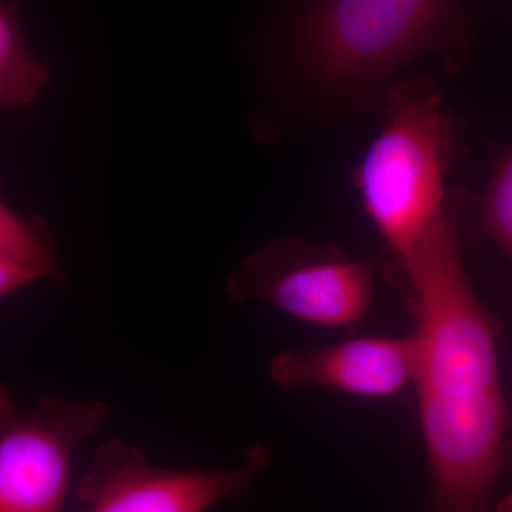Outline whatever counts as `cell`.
Segmentation results:
<instances>
[{
	"label": "cell",
	"mask_w": 512,
	"mask_h": 512,
	"mask_svg": "<svg viewBox=\"0 0 512 512\" xmlns=\"http://www.w3.org/2000/svg\"><path fill=\"white\" fill-rule=\"evenodd\" d=\"M383 126L353 181L399 266L441 217L456 121L429 74L402 77L384 92Z\"/></svg>",
	"instance_id": "7a4b0ae2"
},
{
	"label": "cell",
	"mask_w": 512,
	"mask_h": 512,
	"mask_svg": "<svg viewBox=\"0 0 512 512\" xmlns=\"http://www.w3.org/2000/svg\"><path fill=\"white\" fill-rule=\"evenodd\" d=\"M269 463L268 448L255 443L227 470H168L150 464L141 448L113 439L94 454L77 497L87 512H207L247 494Z\"/></svg>",
	"instance_id": "8992f818"
},
{
	"label": "cell",
	"mask_w": 512,
	"mask_h": 512,
	"mask_svg": "<svg viewBox=\"0 0 512 512\" xmlns=\"http://www.w3.org/2000/svg\"><path fill=\"white\" fill-rule=\"evenodd\" d=\"M400 268L416 320L417 392L467 399L500 389L498 326L470 284L453 227L444 218L431 225Z\"/></svg>",
	"instance_id": "3957f363"
},
{
	"label": "cell",
	"mask_w": 512,
	"mask_h": 512,
	"mask_svg": "<svg viewBox=\"0 0 512 512\" xmlns=\"http://www.w3.org/2000/svg\"><path fill=\"white\" fill-rule=\"evenodd\" d=\"M19 2L0 3V106L22 110L52 80L49 67L33 56L20 30Z\"/></svg>",
	"instance_id": "9c48e42d"
},
{
	"label": "cell",
	"mask_w": 512,
	"mask_h": 512,
	"mask_svg": "<svg viewBox=\"0 0 512 512\" xmlns=\"http://www.w3.org/2000/svg\"><path fill=\"white\" fill-rule=\"evenodd\" d=\"M480 228L484 237L495 242L512 264V148L495 167L481 205Z\"/></svg>",
	"instance_id": "30bf717a"
},
{
	"label": "cell",
	"mask_w": 512,
	"mask_h": 512,
	"mask_svg": "<svg viewBox=\"0 0 512 512\" xmlns=\"http://www.w3.org/2000/svg\"><path fill=\"white\" fill-rule=\"evenodd\" d=\"M494 512H512V493L505 495Z\"/></svg>",
	"instance_id": "8fae6325"
},
{
	"label": "cell",
	"mask_w": 512,
	"mask_h": 512,
	"mask_svg": "<svg viewBox=\"0 0 512 512\" xmlns=\"http://www.w3.org/2000/svg\"><path fill=\"white\" fill-rule=\"evenodd\" d=\"M419 343L407 338H359L272 357L268 375L286 390L328 387L365 397H393L416 382Z\"/></svg>",
	"instance_id": "52a82bcc"
},
{
	"label": "cell",
	"mask_w": 512,
	"mask_h": 512,
	"mask_svg": "<svg viewBox=\"0 0 512 512\" xmlns=\"http://www.w3.org/2000/svg\"><path fill=\"white\" fill-rule=\"evenodd\" d=\"M473 28L463 6L443 0H328L305 6L291 35V60L326 106L359 113L382 103L394 76L426 57L460 72Z\"/></svg>",
	"instance_id": "6da1fadb"
},
{
	"label": "cell",
	"mask_w": 512,
	"mask_h": 512,
	"mask_svg": "<svg viewBox=\"0 0 512 512\" xmlns=\"http://www.w3.org/2000/svg\"><path fill=\"white\" fill-rule=\"evenodd\" d=\"M49 278L59 289L67 278L56 262L55 241L43 215L20 220L5 202L0 204V296Z\"/></svg>",
	"instance_id": "ba28073f"
},
{
	"label": "cell",
	"mask_w": 512,
	"mask_h": 512,
	"mask_svg": "<svg viewBox=\"0 0 512 512\" xmlns=\"http://www.w3.org/2000/svg\"><path fill=\"white\" fill-rule=\"evenodd\" d=\"M109 404L45 396L22 409L0 389V512H66L77 447L103 427Z\"/></svg>",
	"instance_id": "5b68a950"
},
{
	"label": "cell",
	"mask_w": 512,
	"mask_h": 512,
	"mask_svg": "<svg viewBox=\"0 0 512 512\" xmlns=\"http://www.w3.org/2000/svg\"><path fill=\"white\" fill-rule=\"evenodd\" d=\"M375 275L372 261L338 245L276 237L242 259L225 291L235 303H266L313 325L345 328L369 311Z\"/></svg>",
	"instance_id": "277c9868"
}]
</instances>
